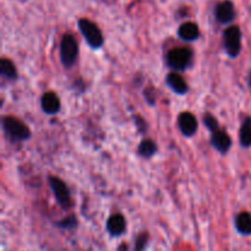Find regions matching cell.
<instances>
[{"label":"cell","mask_w":251,"mask_h":251,"mask_svg":"<svg viewBox=\"0 0 251 251\" xmlns=\"http://www.w3.org/2000/svg\"><path fill=\"white\" fill-rule=\"evenodd\" d=\"M49 186H50L51 191H53L54 196H55V200L58 201L59 205L64 208V210H68L71 206V195L70 190L68 189L66 184L64 183L61 179L56 178V176H50L48 178Z\"/></svg>","instance_id":"6"},{"label":"cell","mask_w":251,"mask_h":251,"mask_svg":"<svg viewBox=\"0 0 251 251\" xmlns=\"http://www.w3.org/2000/svg\"><path fill=\"white\" fill-rule=\"evenodd\" d=\"M202 122L203 125L207 127L208 131H210L211 134H213V132H216L217 130H220V123H218V120L216 119L211 113H205V114H203Z\"/></svg>","instance_id":"18"},{"label":"cell","mask_w":251,"mask_h":251,"mask_svg":"<svg viewBox=\"0 0 251 251\" xmlns=\"http://www.w3.org/2000/svg\"><path fill=\"white\" fill-rule=\"evenodd\" d=\"M41 107L46 114L48 115H55L60 112L61 103L60 98L58 97L55 92H46L41 98Z\"/></svg>","instance_id":"9"},{"label":"cell","mask_w":251,"mask_h":251,"mask_svg":"<svg viewBox=\"0 0 251 251\" xmlns=\"http://www.w3.org/2000/svg\"><path fill=\"white\" fill-rule=\"evenodd\" d=\"M107 230L112 237H120L126 230V220L120 213L112 215L107 221Z\"/></svg>","instance_id":"12"},{"label":"cell","mask_w":251,"mask_h":251,"mask_svg":"<svg viewBox=\"0 0 251 251\" xmlns=\"http://www.w3.org/2000/svg\"><path fill=\"white\" fill-rule=\"evenodd\" d=\"M178 36L185 42H194L200 37V28L195 22L186 21L179 26Z\"/></svg>","instance_id":"13"},{"label":"cell","mask_w":251,"mask_h":251,"mask_svg":"<svg viewBox=\"0 0 251 251\" xmlns=\"http://www.w3.org/2000/svg\"><path fill=\"white\" fill-rule=\"evenodd\" d=\"M2 130H4L5 135L9 137L11 141L14 142H21L27 141L31 137V131L27 127V125L24 122L14 117L2 118Z\"/></svg>","instance_id":"1"},{"label":"cell","mask_w":251,"mask_h":251,"mask_svg":"<svg viewBox=\"0 0 251 251\" xmlns=\"http://www.w3.org/2000/svg\"><path fill=\"white\" fill-rule=\"evenodd\" d=\"M77 220H76L75 216H68V217L64 218L63 221H60V222L56 223V226H58L59 228H61V229H74V228L77 227Z\"/></svg>","instance_id":"19"},{"label":"cell","mask_w":251,"mask_h":251,"mask_svg":"<svg viewBox=\"0 0 251 251\" xmlns=\"http://www.w3.org/2000/svg\"><path fill=\"white\" fill-rule=\"evenodd\" d=\"M215 17L221 25H228L234 21L235 7L230 0H223L215 7Z\"/></svg>","instance_id":"8"},{"label":"cell","mask_w":251,"mask_h":251,"mask_svg":"<svg viewBox=\"0 0 251 251\" xmlns=\"http://www.w3.org/2000/svg\"><path fill=\"white\" fill-rule=\"evenodd\" d=\"M129 250V247H127L126 243H123L119 248H118V251H127Z\"/></svg>","instance_id":"23"},{"label":"cell","mask_w":251,"mask_h":251,"mask_svg":"<svg viewBox=\"0 0 251 251\" xmlns=\"http://www.w3.org/2000/svg\"><path fill=\"white\" fill-rule=\"evenodd\" d=\"M78 44L75 37L65 33L60 42V61L66 69H70L77 61Z\"/></svg>","instance_id":"5"},{"label":"cell","mask_w":251,"mask_h":251,"mask_svg":"<svg viewBox=\"0 0 251 251\" xmlns=\"http://www.w3.org/2000/svg\"><path fill=\"white\" fill-rule=\"evenodd\" d=\"M157 151H158L157 144L151 139L142 140L137 147V153L144 158H152L157 153Z\"/></svg>","instance_id":"15"},{"label":"cell","mask_w":251,"mask_h":251,"mask_svg":"<svg viewBox=\"0 0 251 251\" xmlns=\"http://www.w3.org/2000/svg\"><path fill=\"white\" fill-rule=\"evenodd\" d=\"M211 145H212V147L216 151H218L222 154H226L229 151L230 147H232V139H230V136L226 131L217 130V131L211 135Z\"/></svg>","instance_id":"10"},{"label":"cell","mask_w":251,"mask_h":251,"mask_svg":"<svg viewBox=\"0 0 251 251\" xmlns=\"http://www.w3.org/2000/svg\"><path fill=\"white\" fill-rule=\"evenodd\" d=\"M235 228L243 235H251V215L249 212L238 213L234 220Z\"/></svg>","instance_id":"14"},{"label":"cell","mask_w":251,"mask_h":251,"mask_svg":"<svg viewBox=\"0 0 251 251\" xmlns=\"http://www.w3.org/2000/svg\"><path fill=\"white\" fill-rule=\"evenodd\" d=\"M147 243H149V233H141V234L136 238L135 251H144L145 248L147 247Z\"/></svg>","instance_id":"20"},{"label":"cell","mask_w":251,"mask_h":251,"mask_svg":"<svg viewBox=\"0 0 251 251\" xmlns=\"http://www.w3.org/2000/svg\"><path fill=\"white\" fill-rule=\"evenodd\" d=\"M249 86H250V88H251V73H250V75H249Z\"/></svg>","instance_id":"24"},{"label":"cell","mask_w":251,"mask_h":251,"mask_svg":"<svg viewBox=\"0 0 251 251\" xmlns=\"http://www.w3.org/2000/svg\"><path fill=\"white\" fill-rule=\"evenodd\" d=\"M223 47L230 59L239 56L242 51V31L239 26H229L223 31Z\"/></svg>","instance_id":"4"},{"label":"cell","mask_w":251,"mask_h":251,"mask_svg":"<svg viewBox=\"0 0 251 251\" xmlns=\"http://www.w3.org/2000/svg\"><path fill=\"white\" fill-rule=\"evenodd\" d=\"M134 122H135V125H136V129L137 131L140 132V134H145V132L147 131V122L144 119V118L141 117V115H134Z\"/></svg>","instance_id":"21"},{"label":"cell","mask_w":251,"mask_h":251,"mask_svg":"<svg viewBox=\"0 0 251 251\" xmlns=\"http://www.w3.org/2000/svg\"><path fill=\"white\" fill-rule=\"evenodd\" d=\"M144 96L145 100H146V102L149 103L150 105H154V103H156V92H154L153 88H146V90L144 91Z\"/></svg>","instance_id":"22"},{"label":"cell","mask_w":251,"mask_h":251,"mask_svg":"<svg viewBox=\"0 0 251 251\" xmlns=\"http://www.w3.org/2000/svg\"><path fill=\"white\" fill-rule=\"evenodd\" d=\"M194 53L190 48L186 47H178L173 48L167 54V64L171 69H173L176 73L184 71L189 69V66L193 63Z\"/></svg>","instance_id":"2"},{"label":"cell","mask_w":251,"mask_h":251,"mask_svg":"<svg viewBox=\"0 0 251 251\" xmlns=\"http://www.w3.org/2000/svg\"><path fill=\"white\" fill-rule=\"evenodd\" d=\"M0 75L7 80H16L17 70L15 64L10 59L1 58L0 59Z\"/></svg>","instance_id":"17"},{"label":"cell","mask_w":251,"mask_h":251,"mask_svg":"<svg viewBox=\"0 0 251 251\" xmlns=\"http://www.w3.org/2000/svg\"><path fill=\"white\" fill-rule=\"evenodd\" d=\"M166 83L169 86L172 91L176 95H186L189 92V85L185 80L183 78V76L180 74L176 73H169L168 75L166 76Z\"/></svg>","instance_id":"11"},{"label":"cell","mask_w":251,"mask_h":251,"mask_svg":"<svg viewBox=\"0 0 251 251\" xmlns=\"http://www.w3.org/2000/svg\"><path fill=\"white\" fill-rule=\"evenodd\" d=\"M77 26L80 32L82 33L86 43L92 49H100L104 43V37L100 27L93 21L88 19H80L77 21Z\"/></svg>","instance_id":"3"},{"label":"cell","mask_w":251,"mask_h":251,"mask_svg":"<svg viewBox=\"0 0 251 251\" xmlns=\"http://www.w3.org/2000/svg\"><path fill=\"white\" fill-rule=\"evenodd\" d=\"M178 126L185 137H191L199 129V123L195 115L190 112H183L178 117Z\"/></svg>","instance_id":"7"},{"label":"cell","mask_w":251,"mask_h":251,"mask_svg":"<svg viewBox=\"0 0 251 251\" xmlns=\"http://www.w3.org/2000/svg\"><path fill=\"white\" fill-rule=\"evenodd\" d=\"M239 141L244 149L251 147V117H245L243 120L239 131Z\"/></svg>","instance_id":"16"}]
</instances>
